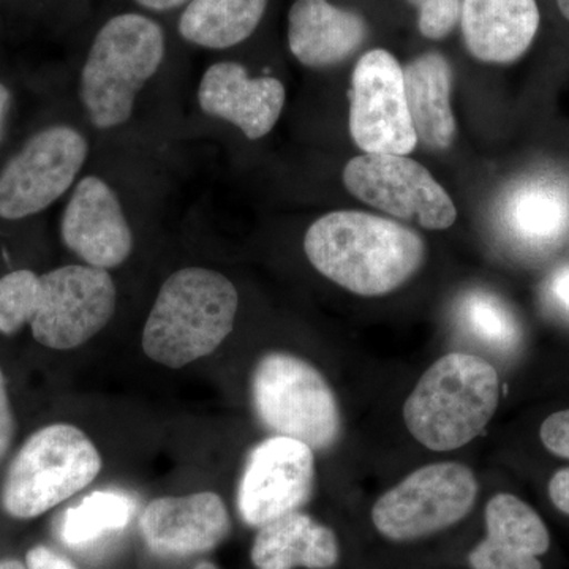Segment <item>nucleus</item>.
<instances>
[{"label":"nucleus","mask_w":569,"mask_h":569,"mask_svg":"<svg viewBox=\"0 0 569 569\" xmlns=\"http://www.w3.org/2000/svg\"><path fill=\"white\" fill-rule=\"evenodd\" d=\"M305 250L326 279L351 293H391L425 261L421 236L402 224L356 211L329 212L307 230Z\"/></svg>","instance_id":"obj_1"},{"label":"nucleus","mask_w":569,"mask_h":569,"mask_svg":"<svg viewBox=\"0 0 569 569\" xmlns=\"http://www.w3.org/2000/svg\"><path fill=\"white\" fill-rule=\"evenodd\" d=\"M239 296L212 269H179L168 277L142 331V350L159 365L181 369L211 355L233 331Z\"/></svg>","instance_id":"obj_2"},{"label":"nucleus","mask_w":569,"mask_h":569,"mask_svg":"<svg viewBox=\"0 0 569 569\" xmlns=\"http://www.w3.org/2000/svg\"><path fill=\"white\" fill-rule=\"evenodd\" d=\"M500 378L485 358L449 353L419 378L403 406V421L415 440L447 452L475 440L496 415Z\"/></svg>","instance_id":"obj_3"},{"label":"nucleus","mask_w":569,"mask_h":569,"mask_svg":"<svg viewBox=\"0 0 569 569\" xmlns=\"http://www.w3.org/2000/svg\"><path fill=\"white\" fill-rule=\"evenodd\" d=\"M164 32L137 13L111 18L97 33L81 70V102L99 130L132 118L134 100L162 66Z\"/></svg>","instance_id":"obj_4"},{"label":"nucleus","mask_w":569,"mask_h":569,"mask_svg":"<svg viewBox=\"0 0 569 569\" xmlns=\"http://www.w3.org/2000/svg\"><path fill=\"white\" fill-rule=\"evenodd\" d=\"M99 449L78 427L52 425L28 438L7 471L3 509L32 519L81 492L99 477Z\"/></svg>","instance_id":"obj_5"},{"label":"nucleus","mask_w":569,"mask_h":569,"mask_svg":"<svg viewBox=\"0 0 569 569\" xmlns=\"http://www.w3.org/2000/svg\"><path fill=\"white\" fill-rule=\"evenodd\" d=\"M250 391L254 413L276 436L302 441L313 451L339 441L342 417L335 392L305 359L264 355L254 366Z\"/></svg>","instance_id":"obj_6"},{"label":"nucleus","mask_w":569,"mask_h":569,"mask_svg":"<svg viewBox=\"0 0 569 569\" xmlns=\"http://www.w3.org/2000/svg\"><path fill=\"white\" fill-rule=\"evenodd\" d=\"M88 153L86 138L67 123L29 134L0 163V222H22L47 211L69 192Z\"/></svg>","instance_id":"obj_7"},{"label":"nucleus","mask_w":569,"mask_h":569,"mask_svg":"<svg viewBox=\"0 0 569 569\" xmlns=\"http://www.w3.org/2000/svg\"><path fill=\"white\" fill-rule=\"evenodd\" d=\"M478 490L477 477L462 463L418 468L378 498L372 508L373 527L389 541L432 537L467 518Z\"/></svg>","instance_id":"obj_8"},{"label":"nucleus","mask_w":569,"mask_h":569,"mask_svg":"<svg viewBox=\"0 0 569 569\" xmlns=\"http://www.w3.org/2000/svg\"><path fill=\"white\" fill-rule=\"evenodd\" d=\"M116 284L104 269L69 264L40 274V296L31 321L33 339L51 350H71L110 323Z\"/></svg>","instance_id":"obj_9"},{"label":"nucleus","mask_w":569,"mask_h":569,"mask_svg":"<svg viewBox=\"0 0 569 569\" xmlns=\"http://www.w3.org/2000/svg\"><path fill=\"white\" fill-rule=\"evenodd\" d=\"M343 183L365 203L427 230H447L458 211L447 190L421 163L396 153H365L343 170Z\"/></svg>","instance_id":"obj_10"},{"label":"nucleus","mask_w":569,"mask_h":569,"mask_svg":"<svg viewBox=\"0 0 569 569\" xmlns=\"http://www.w3.org/2000/svg\"><path fill=\"white\" fill-rule=\"evenodd\" d=\"M350 132L356 146L366 153L408 156L417 148L403 70L391 52L372 50L356 63L350 91Z\"/></svg>","instance_id":"obj_11"},{"label":"nucleus","mask_w":569,"mask_h":569,"mask_svg":"<svg viewBox=\"0 0 569 569\" xmlns=\"http://www.w3.org/2000/svg\"><path fill=\"white\" fill-rule=\"evenodd\" d=\"M316 488V456L302 441L271 437L250 451L238 488L242 520L263 527L298 511Z\"/></svg>","instance_id":"obj_12"},{"label":"nucleus","mask_w":569,"mask_h":569,"mask_svg":"<svg viewBox=\"0 0 569 569\" xmlns=\"http://www.w3.org/2000/svg\"><path fill=\"white\" fill-rule=\"evenodd\" d=\"M61 239L92 268L114 269L129 260L133 234L118 194L97 176L74 187L61 219Z\"/></svg>","instance_id":"obj_13"},{"label":"nucleus","mask_w":569,"mask_h":569,"mask_svg":"<svg viewBox=\"0 0 569 569\" xmlns=\"http://www.w3.org/2000/svg\"><path fill=\"white\" fill-rule=\"evenodd\" d=\"M284 88L277 78H250L241 63H213L198 88V104L206 116L233 123L249 140H260L282 114Z\"/></svg>","instance_id":"obj_14"},{"label":"nucleus","mask_w":569,"mask_h":569,"mask_svg":"<svg viewBox=\"0 0 569 569\" xmlns=\"http://www.w3.org/2000/svg\"><path fill=\"white\" fill-rule=\"evenodd\" d=\"M141 533L159 556L183 557L206 552L230 531V515L213 492L157 498L141 516Z\"/></svg>","instance_id":"obj_15"},{"label":"nucleus","mask_w":569,"mask_h":569,"mask_svg":"<svg viewBox=\"0 0 569 569\" xmlns=\"http://www.w3.org/2000/svg\"><path fill=\"white\" fill-rule=\"evenodd\" d=\"M486 538L468 553L471 569H542L538 557L550 548L548 527L537 511L512 493L486 505Z\"/></svg>","instance_id":"obj_16"},{"label":"nucleus","mask_w":569,"mask_h":569,"mask_svg":"<svg viewBox=\"0 0 569 569\" xmlns=\"http://www.w3.org/2000/svg\"><path fill=\"white\" fill-rule=\"evenodd\" d=\"M463 40L482 62L511 63L526 54L539 28L537 0H462Z\"/></svg>","instance_id":"obj_17"},{"label":"nucleus","mask_w":569,"mask_h":569,"mask_svg":"<svg viewBox=\"0 0 569 569\" xmlns=\"http://www.w3.org/2000/svg\"><path fill=\"white\" fill-rule=\"evenodd\" d=\"M498 217L516 244L552 249L569 236V190L548 176L523 179L505 193Z\"/></svg>","instance_id":"obj_18"},{"label":"nucleus","mask_w":569,"mask_h":569,"mask_svg":"<svg viewBox=\"0 0 569 569\" xmlns=\"http://www.w3.org/2000/svg\"><path fill=\"white\" fill-rule=\"evenodd\" d=\"M366 22L328 0H296L288 14V44L310 69L346 61L366 39Z\"/></svg>","instance_id":"obj_19"},{"label":"nucleus","mask_w":569,"mask_h":569,"mask_svg":"<svg viewBox=\"0 0 569 569\" xmlns=\"http://www.w3.org/2000/svg\"><path fill=\"white\" fill-rule=\"evenodd\" d=\"M250 557L257 569H331L340 546L329 527L293 511L260 527Z\"/></svg>","instance_id":"obj_20"},{"label":"nucleus","mask_w":569,"mask_h":569,"mask_svg":"<svg viewBox=\"0 0 569 569\" xmlns=\"http://www.w3.org/2000/svg\"><path fill=\"white\" fill-rule=\"evenodd\" d=\"M407 107L418 140L432 149H447L456 137L451 108L452 70L443 56L429 52L403 70Z\"/></svg>","instance_id":"obj_21"},{"label":"nucleus","mask_w":569,"mask_h":569,"mask_svg":"<svg viewBox=\"0 0 569 569\" xmlns=\"http://www.w3.org/2000/svg\"><path fill=\"white\" fill-rule=\"evenodd\" d=\"M266 6L268 0H190L179 32L197 47L227 50L252 36Z\"/></svg>","instance_id":"obj_22"},{"label":"nucleus","mask_w":569,"mask_h":569,"mask_svg":"<svg viewBox=\"0 0 569 569\" xmlns=\"http://www.w3.org/2000/svg\"><path fill=\"white\" fill-rule=\"evenodd\" d=\"M132 498L114 490H97L82 498L77 507L67 509L62 518L61 538L69 546H84L89 542L126 529L132 519Z\"/></svg>","instance_id":"obj_23"},{"label":"nucleus","mask_w":569,"mask_h":569,"mask_svg":"<svg viewBox=\"0 0 569 569\" xmlns=\"http://www.w3.org/2000/svg\"><path fill=\"white\" fill-rule=\"evenodd\" d=\"M460 323L482 346L508 353L522 340V331L509 307L489 291H470L459 302Z\"/></svg>","instance_id":"obj_24"},{"label":"nucleus","mask_w":569,"mask_h":569,"mask_svg":"<svg viewBox=\"0 0 569 569\" xmlns=\"http://www.w3.org/2000/svg\"><path fill=\"white\" fill-rule=\"evenodd\" d=\"M40 296V274L17 269L0 277V335H17L31 325Z\"/></svg>","instance_id":"obj_25"},{"label":"nucleus","mask_w":569,"mask_h":569,"mask_svg":"<svg viewBox=\"0 0 569 569\" xmlns=\"http://www.w3.org/2000/svg\"><path fill=\"white\" fill-rule=\"evenodd\" d=\"M419 10V31L427 39H445L462 13V0H408Z\"/></svg>","instance_id":"obj_26"},{"label":"nucleus","mask_w":569,"mask_h":569,"mask_svg":"<svg viewBox=\"0 0 569 569\" xmlns=\"http://www.w3.org/2000/svg\"><path fill=\"white\" fill-rule=\"evenodd\" d=\"M539 437L552 455L569 459V410L557 411L546 418Z\"/></svg>","instance_id":"obj_27"},{"label":"nucleus","mask_w":569,"mask_h":569,"mask_svg":"<svg viewBox=\"0 0 569 569\" xmlns=\"http://www.w3.org/2000/svg\"><path fill=\"white\" fill-rule=\"evenodd\" d=\"M546 299L557 312L569 318V264L559 266L545 287Z\"/></svg>","instance_id":"obj_28"},{"label":"nucleus","mask_w":569,"mask_h":569,"mask_svg":"<svg viewBox=\"0 0 569 569\" xmlns=\"http://www.w3.org/2000/svg\"><path fill=\"white\" fill-rule=\"evenodd\" d=\"M14 433L13 411H11L9 391H7L6 377L0 369V459L9 451Z\"/></svg>","instance_id":"obj_29"},{"label":"nucleus","mask_w":569,"mask_h":569,"mask_svg":"<svg viewBox=\"0 0 569 569\" xmlns=\"http://www.w3.org/2000/svg\"><path fill=\"white\" fill-rule=\"evenodd\" d=\"M26 561H28V569H78L69 560L43 546L29 550Z\"/></svg>","instance_id":"obj_30"},{"label":"nucleus","mask_w":569,"mask_h":569,"mask_svg":"<svg viewBox=\"0 0 569 569\" xmlns=\"http://www.w3.org/2000/svg\"><path fill=\"white\" fill-rule=\"evenodd\" d=\"M549 497L559 511L569 516V468H561L550 479Z\"/></svg>","instance_id":"obj_31"},{"label":"nucleus","mask_w":569,"mask_h":569,"mask_svg":"<svg viewBox=\"0 0 569 569\" xmlns=\"http://www.w3.org/2000/svg\"><path fill=\"white\" fill-rule=\"evenodd\" d=\"M14 97L10 86L0 80V149L9 134L11 112H13Z\"/></svg>","instance_id":"obj_32"},{"label":"nucleus","mask_w":569,"mask_h":569,"mask_svg":"<svg viewBox=\"0 0 569 569\" xmlns=\"http://www.w3.org/2000/svg\"><path fill=\"white\" fill-rule=\"evenodd\" d=\"M134 2L140 3L141 7L148 10L168 11L178 9V7L183 6L189 0H134Z\"/></svg>","instance_id":"obj_33"},{"label":"nucleus","mask_w":569,"mask_h":569,"mask_svg":"<svg viewBox=\"0 0 569 569\" xmlns=\"http://www.w3.org/2000/svg\"><path fill=\"white\" fill-rule=\"evenodd\" d=\"M0 569H28L21 561L18 560H3L0 561Z\"/></svg>","instance_id":"obj_34"},{"label":"nucleus","mask_w":569,"mask_h":569,"mask_svg":"<svg viewBox=\"0 0 569 569\" xmlns=\"http://www.w3.org/2000/svg\"><path fill=\"white\" fill-rule=\"evenodd\" d=\"M561 14L569 21V0H557Z\"/></svg>","instance_id":"obj_35"},{"label":"nucleus","mask_w":569,"mask_h":569,"mask_svg":"<svg viewBox=\"0 0 569 569\" xmlns=\"http://www.w3.org/2000/svg\"><path fill=\"white\" fill-rule=\"evenodd\" d=\"M194 569H217L212 563H208V561H203V563L198 565Z\"/></svg>","instance_id":"obj_36"}]
</instances>
